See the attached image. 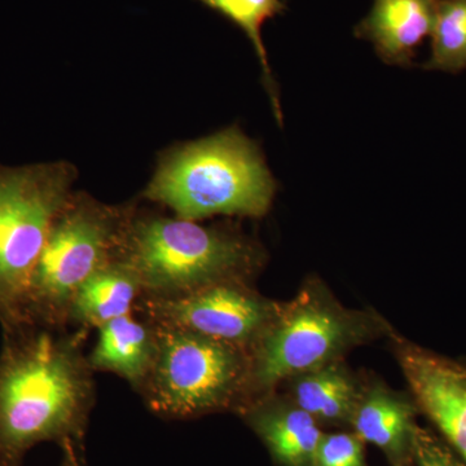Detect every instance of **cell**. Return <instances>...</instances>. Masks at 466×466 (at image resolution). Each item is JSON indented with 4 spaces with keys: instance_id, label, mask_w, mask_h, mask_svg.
Wrapping results in <instances>:
<instances>
[{
    "instance_id": "52a82bcc",
    "label": "cell",
    "mask_w": 466,
    "mask_h": 466,
    "mask_svg": "<svg viewBox=\"0 0 466 466\" xmlns=\"http://www.w3.org/2000/svg\"><path fill=\"white\" fill-rule=\"evenodd\" d=\"M364 334L360 319L342 311L321 291H303L287 308H279L274 320L251 346L242 410L276 383L332 363Z\"/></svg>"
},
{
    "instance_id": "8fae6325",
    "label": "cell",
    "mask_w": 466,
    "mask_h": 466,
    "mask_svg": "<svg viewBox=\"0 0 466 466\" xmlns=\"http://www.w3.org/2000/svg\"><path fill=\"white\" fill-rule=\"evenodd\" d=\"M157 354V330L137 311L97 328V339L88 363L94 372L113 373L139 392Z\"/></svg>"
},
{
    "instance_id": "5b68a950",
    "label": "cell",
    "mask_w": 466,
    "mask_h": 466,
    "mask_svg": "<svg viewBox=\"0 0 466 466\" xmlns=\"http://www.w3.org/2000/svg\"><path fill=\"white\" fill-rule=\"evenodd\" d=\"M157 354L139 394L156 415L192 419L245 406L249 351L179 328L156 324Z\"/></svg>"
},
{
    "instance_id": "4fadbf2b",
    "label": "cell",
    "mask_w": 466,
    "mask_h": 466,
    "mask_svg": "<svg viewBox=\"0 0 466 466\" xmlns=\"http://www.w3.org/2000/svg\"><path fill=\"white\" fill-rule=\"evenodd\" d=\"M415 413L400 395L376 386L360 395L351 425L361 441L382 450L392 465L407 466L412 460Z\"/></svg>"
},
{
    "instance_id": "7c38bea8",
    "label": "cell",
    "mask_w": 466,
    "mask_h": 466,
    "mask_svg": "<svg viewBox=\"0 0 466 466\" xmlns=\"http://www.w3.org/2000/svg\"><path fill=\"white\" fill-rule=\"evenodd\" d=\"M242 412L279 465L312 466L324 434L306 410L260 398Z\"/></svg>"
},
{
    "instance_id": "9a60e30c",
    "label": "cell",
    "mask_w": 466,
    "mask_h": 466,
    "mask_svg": "<svg viewBox=\"0 0 466 466\" xmlns=\"http://www.w3.org/2000/svg\"><path fill=\"white\" fill-rule=\"evenodd\" d=\"M360 395L351 377L333 361L294 380V401L317 421L351 422Z\"/></svg>"
},
{
    "instance_id": "6da1fadb",
    "label": "cell",
    "mask_w": 466,
    "mask_h": 466,
    "mask_svg": "<svg viewBox=\"0 0 466 466\" xmlns=\"http://www.w3.org/2000/svg\"><path fill=\"white\" fill-rule=\"evenodd\" d=\"M87 328L20 324L3 329L0 466H23L36 444L85 446L95 404Z\"/></svg>"
},
{
    "instance_id": "e0dca14e",
    "label": "cell",
    "mask_w": 466,
    "mask_h": 466,
    "mask_svg": "<svg viewBox=\"0 0 466 466\" xmlns=\"http://www.w3.org/2000/svg\"><path fill=\"white\" fill-rule=\"evenodd\" d=\"M431 36V55L422 66L425 70L466 69V0H440Z\"/></svg>"
},
{
    "instance_id": "5bb4252c",
    "label": "cell",
    "mask_w": 466,
    "mask_h": 466,
    "mask_svg": "<svg viewBox=\"0 0 466 466\" xmlns=\"http://www.w3.org/2000/svg\"><path fill=\"white\" fill-rule=\"evenodd\" d=\"M143 294L142 284L131 267L115 259L101 267L73 296L66 324L91 329L135 311Z\"/></svg>"
},
{
    "instance_id": "ffe728a7",
    "label": "cell",
    "mask_w": 466,
    "mask_h": 466,
    "mask_svg": "<svg viewBox=\"0 0 466 466\" xmlns=\"http://www.w3.org/2000/svg\"><path fill=\"white\" fill-rule=\"evenodd\" d=\"M61 456L60 466H88L87 460L85 458V446H79V444L67 443L61 446Z\"/></svg>"
},
{
    "instance_id": "7a4b0ae2",
    "label": "cell",
    "mask_w": 466,
    "mask_h": 466,
    "mask_svg": "<svg viewBox=\"0 0 466 466\" xmlns=\"http://www.w3.org/2000/svg\"><path fill=\"white\" fill-rule=\"evenodd\" d=\"M276 182L259 147L238 126L162 153L143 198L186 220L262 218Z\"/></svg>"
},
{
    "instance_id": "ba28073f",
    "label": "cell",
    "mask_w": 466,
    "mask_h": 466,
    "mask_svg": "<svg viewBox=\"0 0 466 466\" xmlns=\"http://www.w3.org/2000/svg\"><path fill=\"white\" fill-rule=\"evenodd\" d=\"M278 309L241 281L210 285L177 299L140 297L135 308L152 323L201 334L248 351Z\"/></svg>"
},
{
    "instance_id": "30bf717a",
    "label": "cell",
    "mask_w": 466,
    "mask_h": 466,
    "mask_svg": "<svg viewBox=\"0 0 466 466\" xmlns=\"http://www.w3.org/2000/svg\"><path fill=\"white\" fill-rule=\"evenodd\" d=\"M440 0H375L355 36L367 39L383 63L410 66L416 51L431 35Z\"/></svg>"
},
{
    "instance_id": "9c48e42d",
    "label": "cell",
    "mask_w": 466,
    "mask_h": 466,
    "mask_svg": "<svg viewBox=\"0 0 466 466\" xmlns=\"http://www.w3.org/2000/svg\"><path fill=\"white\" fill-rule=\"evenodd\" d=\"M398 357L417 403L466 462V367L407 343Z\"/></svg>"
},
{
    "instance_id": "d6986e66",
    "label": "cell",
    "mask_w": 466,
    "mask_h": 466,
    "mask_svg": "<svg viewBox=\"0 0 466 466\" xmlns=\"http://www.w3.org/2000/svg\"><path fill=\"white\" fill-rule=\"evenodd\" d=\"M412 459L417 466H466L449 443L420 426L413 437Z\"/></svg>"
},
{
    "instance_id": "ac0fdd59",
    "label": "cell",
    "mask_w": 466,
    "mask_h": 466,
    "mask_svg": "<svg viewBox=\"0 0 466 466\" xmlns=\"http://www.w3.org/2000/svg\"><path fill=\"white\" fill-rule=\"evenodd\" d=\"M361 441L357 434H324L312 466H366Z\"/></svg>"
},
{
    "instance_id": "2e32d148",
    "label": "cell",
    "mask_w": 466,
    "mask_h": 466,
    "mask_svg": "<svg viewBox=\"0 0 466 466\" xmlns=\"http://www.w3.org/2000/svg\"><path fill=\"white\" fill-rule=\"evenodd\" d=\"M198 2L228 18L247 34L248 38L253 43L254 50L262 66L263 84L271 99L276 119L279 124H283V113H281L280 101L276 91L275 79L272 76L262 34H260L263 24L267 20L284 14L287 5L283 0H198Z\"/></svg>"
},
{
    "instance_id": "3957f363",
    "label": "cell",
    "mask_w": 466,
    "mask_h": 466,
    "mask_svg": "<svg viewBox=\"0 0 466 466\" xmlns=\"http://www.w3.org/2000/svg\"><path fill=\"white\" fill-rule=\"evenodd\" d=\"M262 258L258 245L240 233L137 207L116 257L134 269L147 299H177L214 284L245 283Z\"/></svg>"
},
{
    "instance_id": "277c9868",
    "label": "cell",
    "mask_w": 466,
    "mask_h": 466,
    "mask_svg": "<svg viewBox=\"0 0 466 466\" xmlns=\"http://www.w3.org/2000/svg\"><path fill=\"white\" fill-rule=\"evenodd\" d=\"M134 208L133 204H103L87 193L72 192L55 217L30 275L20 324L69 327L73 296L94 272L116 259Z\"/></svg>"
},
{
    "instance_id": "8992f818",
    "label": "cell",
    "mask_w": 466,
    "mask_h": 466,
    "mask_svg": "<svg viewBox=\"0 0 466 466\" xmlns=\"http://www.w3.org/2000/svg\"><path fill=\"white\" fill-rule=\"evenodd\" d=\"M76 168L66 161L0 165V325L16 327L34 266L52 222L73 192Z\"/></svg>"
}]
</instances>
